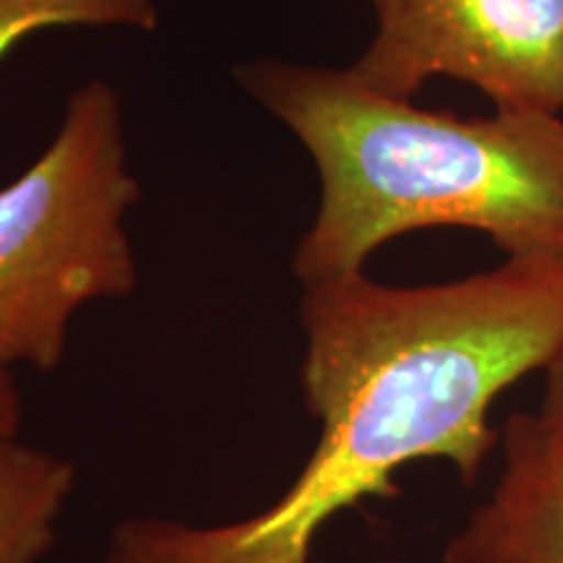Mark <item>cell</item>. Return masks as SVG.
Here are the masks:
<instances>
[{
    "instance_id": "2",
    "label": "cell",
    "mask_w": 563,
    "mask_h": 563,
    "mask_svg": "<svg viewBox=\"0 0 563 563\" xmlns=\"http://www.w3.org/2000/svg\"><path fill=\"white\" fill-rule=\"evenodd\" d=\"M235 79L316 162L321 201L292 272L302 287L363 272L386 241L485 232L509 256H563V121L456 118L365 87L352 70L258 58Z\"/></svg>"
},
{
    "instance_id": "3",
    "label": "cell",
    "mask_w": 563,
    "mask_h": 563,
    "mask_svg": "<svg viewBox=\"0 0 563 563\" xmlns=\"http://www.w3.org/2000/svg\"><path fill=\"white\" fill-rule=\"evenodd\" d=\"M139 199L121 100L91 79L68 97L51 146L0 188L3 368L55 371L81 306L136 290L125 214Z\"/></svg>"
},
{
    "instance_id": "4",
    "label": "cell",
    "mask_w": 563,
    "mask_h": 563,
    "mask_svg": "<svg viewBox=\"0 0 563 563\" xmlns=\"http://www.w3.org/2000/svg\"><path fill=\"white\" fill-rule=\"evenodd\" d=\"M376 34L352 66L365 87L412 100L433 76L496 110L563 112V0H371Z\"/></svg>"
},
{
    "instance_id": "6",
    "label": "cell",
    "mask_w": 563,
    "mask_h": 563,
    "mask_svg": "<svg viewBox=\"0 0 563 563\" xmlns=\"http://www.w3.org/2000/svg\"><path fill=\"white\" fill-rule=\"evenodd\" d=\"M74 477L63 456L0 439V563H40L51 551Z\"/></svg>"
},
{
    "instance_id": "8",
    "label": "cell",
    "mask_w": 563,
    "mask_h": 563,
    "mask_svg": "<svg viewBox=\"0 0 563 563\" xmlns=\"http://www.w3.org/2000/svg\"><path fill=\"white\" fill-rule=\"evenodd\" d=\"M538 418L548 439L563 452V352L545 368V394Z\"/></svg>"
},
{
    "instance_id": "9",
    "label": "cell",
    "mask_w": 563,
    "mask_h": 563,
    "mask_svg": "<svg viewBox=\"0 0 563 563\" xmlns=\"http://www.w3.org/2000/svg\"><path fill=\"white\" fill-rule=\"evenodd\" d=\"M21 428V391L11 368L0 365V439H13Z\"/></svg>"
},
{
    "instance_id": "5",
    "label": "cell",
    "mask_w": 563,
    "mask_h": 563,
    "mask_svg": "<svg viewBox=\"0 0 563 563\" xmlns=\"http://www.w3.org/2000/svg\"><path fill=\"white\" fill-rule=\"evenodd\" d=\"M504 470L443 551L446 563H563V452L538 415L506 420Z\"/></svg>"
},
{
    "instance_id": "7",
    "label": "cell",
    "mask_w": 563,
    "mask_h": 563,
    "mask_svg": "<svg viewBox=\"0 0 563 563\" xmlns=\"http://www.w3.org/2000/svg\"><path fill=\"white\" fill-rule=\"evenodd\" d=\"M60 26L159 30L154 0H0V60L32 34Z\"/></svg>"
},
{
    "instance_id": "1",
    "label": "cell",
    "mask_w": 563,
    "mask_h": 563,
    "mask_svg": "<svg viewBox=\"0 0 563 563\" xmlns=\"http://www.w3.org/2000/svg\"><path fill=\"white\" fill-rule=\"evenodd\" d=\"M300 323L311 460L241 522H154L141 563H308L334 514L397 496L405 464L443 460L473 485L498 441L490 405L563 352V256L420 287L342 274L302 287Z\"/></svg>"
}]
</instances>
